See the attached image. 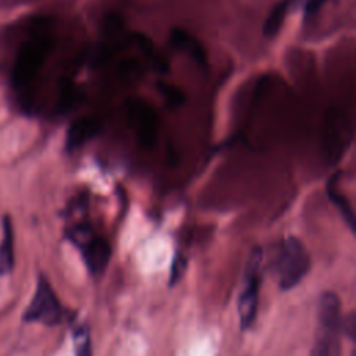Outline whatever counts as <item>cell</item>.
<instances>
[{
  "instance_id": "3",
  "label": "cell",
  "mask_w": 356,
  "mask_h": 356,
  "mask_svg": "<svg viewBox=\"0 0 356 356\" xmlns=\"http://www.w3.org/2000/svg\"><path fill=\"white\" fill-rule=\"evenodd\" d=\"M65 236L79 249L88 271L95 277L103 274L111 256L110 243L88 224H76L67 228Z\"/></svg>"
},
{
  "instance_id": "8",
  "label": "cell",
  "mask_w": 356,
  "mask_h": 356,
  "mask_svg": "<svg viewBox=\"0 0 356 356\" xmlns=\"http://www.w3.org/2000/svg\"><path fill=\"white\" fill-rule=\"evenodd\" d=\"M99 121L92 117H82L75 120L65 135V149L74 152L83 146L99 132Z\"/></svg>"
},
{
  "instance_id": "4",
  "label": "cell",
  "mask_w": 356,
  "mask_h": 356,
  "mask_svg": "<svg viewBox=\"0 0 356 356\" xmlns=\"http://www.w3.org/2000/svg\"><path fill=\"white\" fill-rule=\"evenodd\" d=\"M263 252L260 248L252 249L243 274V286L238 298V314L241 330H249L257 314L259 288L261 280Z\"/></svg>"
},
{
  "instance_id": "17",
  "label": "cell",
  "mask_w": 356,
  "mask_h": 356,
  "mask_svg": "<svg viewBox=\"0 0 356 356\" xmlns=\"http://www.w3.org/2000/svg\"><path fill=\"white\" fill-rule=\"evenodd\" d=\"M355 313L350 312L345 318L341 320V334H345L350 341H355V330H356V324H355Z\"/></svg>"
},
{
  "instance_id": "6",
  "label": "cell",
  "mask_w": 356,
  "mask_h": 356,
  "mask_svg": "<svg viewBox=\"0 0 356 356\" xmlns=\"http://www.w3.org/2000/svg\"><path fill=\"white\" fill-rule=\"evenodd\" d=\"M128 122L139 142L150 147L154 143L159 118L154 108L142 97H131L125 103Z\"/></svg>"
},
{
  "instance_id": "10",
  "label": "cell",
  "mask_w": 356,
  "mask_h": 356,
  "mask_svg": "<svg viewBox=\"0 0 356 356\" xmlns=\"http://www.w3.org/2000/svg\"><path fill=\"white\" fill-rule=\"evenodd\" d=\"M341 300L334 292L321 293L317 305L318 325L341 327Z\"/></svg>"
},
{
  "instance_id": "15",
  "label": "cell",
  "mask_w": 356,
  "mask_h": 356,
  "mask_svg": "<svg viewBox=\"0 0 356 356\" xmlns=\"http://www.w3.org/2000/svg\"><path fill=\"white\" fill-rule=\"evenodd\" d=\"M156 86L167 103L172 106H181L185 102V93L181 90V88L163 81H159Z\"/></svg>"
},
{
  "instance_id": "5",
  "label": "cell",
  "mask_w": 356,
  "mask_h": 356,
  "mask_svg": "<svg viewBox=\"0 0 356 356\" xmlns=\"http://www.w3.org/2000/svg\"><path fill=\"white\" fill-rule=\"evenodd\" d=\"M64 318L63 306L44 274L38 275L35 293L22 314L25 323H39L47 327L57 325Z\"/></svg>"
},
{
  "instance_id": "9",
  "label": "cell",
  "mask_w": 356,
  "mask_h": 356,
  "mask_svg": "<svg viewBox=\"0 0 356 356\" xmlns=\"http://www.w3.org/2000/svg\"><path fill=\"white\" fill-rule=\"evenodd\" d=\"M170 42L175 49L186 53L195 63L200 65H206L207 57H206L204 47L188 31L178 26L172 28L170 32Z\"/></svg>"
},
{
  "instance_id": "14",
  "label": "cell",
  "mask_w": 356,
  "mask_h": 356,
  "mask_svg": "<svg viewBox=\"0 0 356 356\" xmlns=\"http://www.w3.org/2000/svg\"><path fill=\"white\" fill-rule=\"evenodd\" d=\"M72 343L75 356H93L90 331L86 324H78L74 327Z\"/></svg>"
},
{
  "instance_id": "2",
  "label": "cell",
  "mask_w": 356,
  "mask_h": 356,
  "mask_svg": "<svg viewBox=\"0 0 356 356\" xmlns=\"http://www.w3.org/2000/svg\"><path fill=\"white\" fill-rule=\"evenodd\" d=\"M51 46L50 38L44 35L35 36L21 46L13 68V83L15 90L19 93L28 92L50 53Z\"/></svg>"
},
{
  "instance_id": "16",
  "label": "cell",
  "mask_w": 356,
  "mask_h": 356,
  "mask_svg": "<svg viewBox=\"0 0 356 356\" xmlns=\"http://www.w3.org/2000/svg\"><path fill=\"white\" fill-rule=\"evenodd\" d=\"M186 267H188L186 257L181 252H177L172 259V264H171V270H170V277H168L170 286L177 285L182 280V277L186 271Z\"/></svg>"
},
{
  "instance_id": "13",
  "label": "cell",
  "mask_w": 356,
  "mask_h": 356,
  "mask_svg": "<svg viewBox=\"0 0 356 356\" xmlns=\"http://www.w3.org/2000/svg\"><path fill=\"white\" fill-rule=\"evenodd\" d=\"M293 3H295V0H281L271 8V11L268 13V15L264 21V26H263V35L266 38H274L278 35L280 29L282 28L284 21H285V17H286L288 11L292 8Z\"/></svg>"
},
{
  "instance_id": "12",
  "label": "cell",
  "mask_w": 356,
  "mask_h": 356,
  "mask_svg": "<svg viewBox=\"0 0 356 356\" xmlns=\"http://www.w3.org/2000/svg\"><path fill=\"white\" fill-rule=\"evenodd\" d=\"M338 175L339 174L334 175L327 182V195H328L330 200L334 203V206L338 209V211L341 213V216H342L343 221L346 222V225L349 227V229L352 232H355V214L350 207V203L348 202V199L342 195V192L338 188Z\"/></svg>"
},
{
  "instance_id": "11",
  "label": "cell",
  "mask_w": 356,
  "mask_h": 356,
  "mask_svg": "<svg viewBox=\"0 0 356 356\" xmlns=\"http://www.w3.org/2000/svg\"><path fill=\"white\" fill-rule=\"evenodd\" d=\"M14 267V232L8 216L3 218V235L0 241V277L8 274Z\"/></svg>"
},
{
  "instance_id": "1",
  "label": "cell",
  "mask_w": 356,
  "mask_h": 356,
  "mask_svg": "<svg viewBox=\"0 0 356 356\" xmlns=\"http://www.w3.org/2000/svg\"><path fill=\"white\" fill-rule=\"evenodd\" d=\"M312 266L310 254L303 242L291 235L286 236L273 259L271 271L281 291L295 288L306 277Z\"/></svg>"
},
{
  "instance_id": "7",
  "label": "cell",
  "mask_w": 356,
  "mask_h": 356,
  "mask_svg": "<svg viewBox=\"0 0 356 356\" xmlns=\"http://www.w3.org/2000/svg\"><path fill=\"white\" fill-rule=\"evenodd\" d=\"M341 327L318 325L310 356H342Z\"/></svg>"
},
{
  "instance_id": "18",
  "label": "cell",
  "mask_w": 356,
  "mask_h": 356,
  "mask_svg": "<svg viewBox=\"0 0 356 356\" xmlns=\"http://www.w3.org/2000/svg\"><path fill=\"white\" fill-rule=\"evenodd\" d=\"M325 1L327 0H307L306 6H305V18L306 19L313 18L320 11V8L324 6Z\"/></svg>"
}]
</instances>
